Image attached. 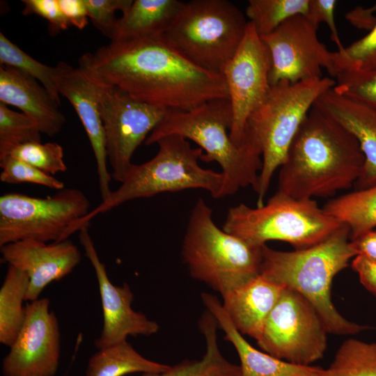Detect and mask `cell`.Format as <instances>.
Returning a JSON list of instances; mask_svg holds the SVG:
<instances>
[{
    "label": "cell",
    "instance_id": "cell-1",
    "mask_svg": "<svg viewBox=\"0 0 376 376\" xmlns=\"http://www.w3.org/2000/svg\"><path fill=\"white\" fill-rule=\"evenodd\" d=\"M97 82L166 110L187 111L229 99L221 73L203 68L173 47L164 35L111 41L79 60Z\"/></svg>",
    "mask_w": 376,
    "mask_h": 376
},
{
    "label": "cell",
    "instance_id": "cell-2",
    "mask_svg": "<svg viewBox=\"0 0 376 376\" xmlns=\"http://www.w3.org/2000/svg\"><path fill=\"white\" fill-rule=\"evenodd\" d=\"M364 160L355 137L313 107L279 167L277 191L298 199L333 196L354 185Z\"/></svg>",
    "mask_w": 376,
    "mask_h": 376
},
{
    "label": "cell",
    "instance_id": "cell-3",
    "mask_svg": "<svg viewBox=\"0 0 376 376\" xmlns=\"http://www.w3.org/2000/svg\"><path fill=\"white\" fill-rule=\"evenodd\" d=\"M260 274L304 296L317 310L329 333L356 334L367 327L341 315L331 298L334 277L357 256L348 227L343 225L321 242L293 251L261 247Z\"/></svg>",
    "mask_w": 376,
    "mask_h": 376
},
{
    "label": "cell",
    "instance_id": "cell-4",
    "mask_svg": "<svg viewBox=\"0 0 376 376\" xmlns=\"http://www.w3.org/2000/svg\"><path fill=\"white\" fill-rule=\"evenodd\" d=\"M232 120L228 98L210 100L187 111L166 110L145 144H155L168 135L181 136L202 149V161L216 162L221 167L222 198L249 186L255 191L263 164L261 152L246 139L242 146L233 142L229 134Z\"/></svg>",
    "mask_w": 376,
    "mask_h": 376
},
{
    "label": "cell",
    "instance_id": "cell-5",
    "mask_svg": "<svg viewBox=\"0 0 376 376\" xmlns=\"http://www.w3.org/2000/svg\"><path fill=\"white\" fill-rule=\"evenodd\" d=\"M156 144L157 154L146 162L133 164L118 188L81 220V228L95 216L125 202L161 193L202 189L214 198H222L224 175L200 166L201 148H192L187 139L175 134L165 136Z\"/></svg>",
    "mask_w": 376,
    "mask_h": 376
},
{
    "label": "cell",
    "instance_id": "cell-6",
    "mask_svg": "<svg viewBox=\"0 0 376 376\" xmlns=\"http://www.w3.org/2000/svg\"><path fill=\"white\" fill-rule=\"evenodd\" d=\"M261 247L219 228L212 210L199 198L188 220L182 257L194 279L223 297L260 274Z\"/></svg>",
    "mask_w": 376,
    "mask_h": 376
},
{
    "label": "cell",
    "instance_id": "cell-7",
    "mask_svg": "<svg viewBox=\"0 0 376 376\" xmlns=\"http://www.w3.org/2000/svg\"><path fill=\"white\" fill-rule=\"evenodd\" d=\"M336 81L322 77L297 83L281 81L271 86L262 104L251 114L245 139L261 152L262 168L255 190L257 206L264 204L275 171L283 163L300 125L316 100Z\"/></svg>",
    "mask_w": 376,
    "mask_h": 376
},
{
    "label": "cell",
    "instance_id": "cell-8",
    "mask_svg": "<svg viewBox=\"0 0 376 376\" xmlns=\"http://www.w3.org/2000/svg\"><path fill=\"white\" fill-rule=\"evenodd\" d=\"M343 225L315 200L276 191L261 206L240 203L230 207L222 229L253 246L280 240L301 249L321 242Z\"/></svg>",
    "mask_w": 376,
    "mask_h": 376
},
{
    "label": "cell",
    "instance_id": "cell-9",
    "mask_svg": "<svg viewBox=\"0 0 376 376\" xmlns=\"http://www.w3.org/2000/svg\"><path fill=\"white\" fill-rule=\"evenodd\" d=\"M248 22L228 0H191L185 2L164 36L196 65L221 73L241 44Z\"/></svg>",
    "mask_w": 376,
    "mask_h": 376
},
{
    "label": "cell",
    "instance_id": "cell-10",
    "mask_svg": "<svg viewBox=\"0 0 376 376\" xmlns=\"http://www.w3.org/2000/svg\"><path fill=\"white\" fill-rule=\"evenodd\" d=\"M91 203L76 188H63L55 194L34 197L7 193L0 197V246L33 240L57 242L80 229Z\"/></svg>",
    "mask_w": 376,
    "mask_h": 376
},
{
    "label": "cell",
    "instance_id": "cell-11",
    "mask_svg": "<svg viewBox=\"0 0 376 376\" xmlns=\"http://www.w3.org/2000/svg\"><path fill=\"white\" fill-rule=\"evenodd\" d=\"M327 333L315 307L297 291L285 288L256 340L276 358L310 366L323 357Z\"/></svg>",
    "mask_w": 376,
    "mask_h": 376
},
{
    "label": "cell",
    "instance_id": "cell-12",
    "mask_svg": "<svg viewBox=\"0 0 376 376\" xmlns=\"http://www.w3.org/2000/svg\"><path fill=\"white\" fill-rule=\"evenodd\" d=\"M93 81L111 178L121 183L133 164L134 152L162 120L166 110L138 100L117 87Z\"/></svg>",
    "mask_w": 376,
    "mask_h": 376
},
{
    "label": "cell",
    "instance_id": "cell-13",
    "mask_svg": "<svg viewBox=\"0 0 376 376\" xmlns=\"http://www.w3.org/2000/svg\"><path fill=\"white\" fill-rule=\"evenodd\" d=\"M271 65L267 46L249 22L237 50L221 71L232 108L233 120L229 134L237 146L245 143L247 120L270 90Z\"/></svg>",
    "mask_w": 376,
    "mask_h": 376
},
{
    "label": "cell",
    "instance_id": "cell-14",
    "mask_svg": "<svg viewBox=\"0 0 376 376\" xmlns=\"http://www.w3.org/2000/svg\"><path fill=\"white\" fill-rule=\"evenodd\" d=\"M318 29L306 16L297 15L260 37L271 56V86L320 78L322 68L334 76L331 52L318 39Z\"/></svg>",
    "mask_w": 376,
    "mask_h": 376
},
{
    "label": "cell",
    "instance_id": "cell-15",
    "mask_svg": "<svg viewBox=\"0 0 376 376\" xmlns=\"http://www.w3.org/2000/svg\"><path fill=\"white\" fill-rule=\"evenodd\" d=\"M47 298L25 306L22 327L2 361L3 376H54L61 357L56 316Z\"/></svg>",
    "mask_w": 376,
    "mask_h": 376
},
{
    "label": "cell",
    "instance_id": "cell-16",
    "mask_svg": "<svg viewBox=\"0 0 376 376\" xmlns=\"http://www.w3.org/2000/svg\"><path fill=\"white\" fill-rule=\"evenodd\" d=\"M88 226L80 228L79 239L95 270L102 302L103 325L100 337L95 341V347L102 349L125 342L128 336L155 334L158 324L132 308L134 295L129 285L125 283L117 286L110 281L88 232Z\"/></svg>",
    "mask_w": 376,
    "mask_h": 376
},
{
    "label": "cell",
    "instance_id": "cell-17",
    "mask_svg": "<svg viewBox=\"0 0 376 376\" xmlns=\"http://www.w3.org/2000/svg\"><path fill=\"white\" fill-rule=\"evenodd\" d=\"M1 253L8 265L28 275L25 300L29 301L39 299L47 285L72 272L81 259L78 247L68 240L51 243L20 240L1 246Z\"/></svg>",
    "mask_w": 376,
    "mask_h": 376
},
{
    "label": "cell",
    "instance_id": "cell-18",
    "mask_svg": "<svg viewBox=\"0 0 376 376\" xmlns=\"http://www.w3.org/2000/svg\"><path fill=\"white\" fill-rule=\"evenodd\" d=\"M56 85L61 95L70 102L89 139L95 158L102 201L111 194V174L107 165L104 127L95 82L81 68L60 62L56 65Z\"/></svg>",
    "mask_w": 376,
    "mask_h": 376
},
{
    "label": "cell",
    "instance_id": "cell-19",
    "mask_svg": "<svg viewBox=\"0 0 376 376\" xmlns=\"http://www.w3.org/2000/svg\"><path fill=\"white\" fill-rule=\"evenodd\" d=\"M313 107L324 112L351 133L363 154L364 165L354 184L355 190L376 185V110L342 95L333 88L324 93Z\"/></svg>",
    "mask_w": 376,
    "mask_h": 376
},
{
    "label": "cell",
    "instance_id": "cell-20",
    "mask_svg": "<svg viewBox=\"0 0 376 376\" xmlns=\"http://www.w3.org/2000/svg\"><path fill=\"white\" fill-rule=\"evenodd\" d=\"M0 102L19 109L49 136L63 129L65 116L45 88L32 77L15 68L0 65Z\"/></svg>",
    "mask_w": 376,
    "mask_h": 376
},
{
    "label": "cell",
    "instance_id": "cell-21",
    "mask_svg": "<svg viewBox=\"0 0 376 376\" xmlns=\"http://www.w3.org/2000/svg\"><path fill=\"white\" fill-rule=\"evenodd\" d=\"M201 299L224 331V338L235 347L240 360L241 376H323L324 369L320 367L291 363L256 350L235 327L216 296L202 293Z\"/></svg>",
    "mask_w": 376,
    "mask_h": 376
},
{
    "label": "cell",
    "instance_id": "cell-22",
    "mask_svg": "<svg viewBox=\"0 0 376 376\" xmlns=\"http://www.w3.org/2000/svg\"><path fill=\"white\" fill-rule=\"evenodd\" d=\"M285 288L260 274L224 296L221 304L235 327L257 340Z\"/></svg>",
    "mask_w": 376,
    "mask_h": 376
},
{
    "label": "cell",
    "instance_id": "cell-23",
    "mask_svg": "<svg viewBox=\"0 0 376 376\" xmlns=\"http://www.w3.org/2000/svg\"><path fill=\"white\" fill-rule=\"evenodd\" d=\"M185 2L179 0H134L118 18L111 41L164 35Z\"/></svg>",
    "mask_w": 376,
    "mask_h": 376
},
{
    "label": "cell",
    "instance_id": "cell-24",
    "mask_svg": "<svg viewBox=\"0 0 376 376\" xmlns=\"http://www.w3.org/2000/svg\"><path fill=\"white\" fill-rule=\"evenodd\" d=\"M205 336L206 350L199 360L185 361L162 373H145L142 376H241L240 366L228 361L221 354L217 342V322L206 311L199 321Z\"/></svg>",
    "mask_w": 376,
    "mask_h": 376
},
{
    "label": "cell",
    "instance_id": "cell-25",
    "mask_svg": "<svg viewBox=\"0 0 376 376\" xmlns=\"http://www.w3.org/2000/svg\"><path fill=\"white\" fill-rule=\"evenodd\" d=\"M170 366L149 360L127 341L98 349L88 360L86 376H124L141 373H159Z\"/></svg>",
    "mask_w": 376,
    "mask_h": 376
},
{
    "label": "cell",
    "instance_id": "cell-26",
    "mask_svg": "<svg viewBox=\"0 0 376 376\" xmlns=\"http://www.w3.org/2000/svg\"><path fill=\"white\" fill-rule=\"evenodd\" d=\"M323 209L347 226L354 240L376 227V185L331 199Z\"/></svg>",
    "mask_w": 376,
    "mask_h": 376
},
{
    "label": "cell",
    "instance_id": "cell-27",
    "mask_svg": "<svg viewBox=\"0 0 376 376\" xmlns=\"http://www.w3.org/2000/svg\"><path fill=\"white\" fill-rule=\"evenodd\" d=\"M8 265L0 288V343L10 347L25 320L23 301H26L29 279L23 271Z\"/></svg>",
    "mask_w": 376,
    "mask_h": 376
},
{
    "label": "cell",
    "instance_id": "cell-28",
    "mask_svg": "<svg viewBox=\"0 0 376 376\" xmlns=\"http://www.w3.org/2000/svg\"><path fill=\"white\" fill-rule=\"evenodd\" d=\"M323 376H376V343L346 340Z\"/></svg>",
    "mask_w": 376,
    "mask_h": 376
},
{
    "label": "cell",
    "instance_id": "cell-29",
    "mask_svg": "<svg viewBox=\"0 0 376 376\" xmlns=\"http://www.w3.org/2000/svg\"><path fill=\"white\" fill-rule=\"evenodd\" d=\"M310 0H249L246 15L262 37L297 15L306 16Z\"/></svg>",
    "mask_w": 376,
    "mask_h": 376
},
{
    "label": "cell",
    "instance_id": "cell-30",
    "mask_svg": "<svg viewBox=\"0 0 376 376\" xmlns=\"http://www.w3.org/2000/svg\"><path fill=\"white\" fill-rule=\"evenodd\" d=\"M0 63L1 65L20 70L36 79L61 105V95L56 85V66L51 67L38 61L13 43L2 32H0Z\"/></svg>",
    "mask_w": 376,
    "mask_h": 376
},
{
    "label": "cell",
    "instance_id": "cell-31",
    "mask_svg": "<svg viewBox=\"0 0 376 376\" xmlns=\"http://www.w3.org/2000/svg\"><path fill=\"white\" fill-rule=\"evenodd\" d=\"M40 134L37 125L26 115L0 102V159L24 143L40 141Z\"/></svg>",
    "mask_w": 376,
    "mask_h": 376
},
{
    "label": "cell",
    "instance_id": "cell-32",
    "mask_svg": "<svg viewBox=\"0 0 376 376\" xmlns=\"http://www.w3.org/2000/svg\"><path fill=\"white\" fill-rule=\"evenodd\" d=\"M334 76L343 72L376 70V25L362 38L331 52Z\"/></svg>",
    "mask_w": 376,
    "mask_h": 376
},
{
    "label": "cell",
    "instance_id": "cell-33",
    "mask_svg": "<svg viewBox=\"0 0 376 376\" xmlns=\"http://www.w3.org/2000/svg\"><path fill=\"white\" fill-rule=\"evenodd\" d=\"M10 155L52 175L67 171L63 147L56 142H28L16 148Z\"/></svg>",
    "mask_w": 376,
    "mask_h": 376
},
{
    "label": "cell",
    "instance_id": "cell-34",
    "mask_svg": "<svg viewBox=\"0 0 376 376\" xmlns=\"http://www.w3.org/2000/svg\"><path fill=\"white\" fill-rule=\"evenodd\" d=\"M0 180L2 182L32 183L58 191L65 188L61 180L10 155L0 159Z\"/></svg>",
    "mask_w": 376,
    "mask_h": 376
},
{
    "label": "cell",
    "instance_id": "cell-35",
    "mask_svg": "<svg viewBox=\"0 0 376 376\" xmlns=\"http://www.w3.org/2000/svg\"><path fill=\"white\" fill-rule=\"evenodd\" d=\"M333 89L376 110V70L343 72Z\"/></svg>",
    "mask_w": 376,
    "mask_h": 376
},
{
    "label": "cell",
    "instance_id": "cell-36",
    "mask_svg": "<svg viewBox=\"0 0 376 376\" xmlns=\"http://www.w3.org/2000/svg\"><path fill=\"white\" fill-rule=\"evenodd\" d=\"M89 19L106 37L112 39L118 17L116 13H124L132 0H84Z\"/></svg>",
    "mask_w": 376,
    "mask_h": 376
},
{
    "label": "cell",
    "instance_id": "cell-37",
    "mask_svg": "<svg viewBox=\"0 0 376 376\" xmlns=\"http://www.w3.org/2000/svg\"><path fill=\"white\" fill-rule=\"evenodd\" d=\"M22 14L37 15L47 20L54 30H66L70 25L58 0H23Z\"/></svg>",
    "mask_w": 376,
    "mask_h": 376
},
{
    "label": "cell",
    "instance_id": "cell-38",
    "mask_svg": "<svg viewBox=\"0 0 376 376\" xmlns=\"http://www.w3.org/2000/svg\"><path fill=\"white\" fill-rule=\"evenodd\" d=\"M337 4L336 0H310L307 19L318 28L321 22L325 23L331 33V38L338 47L342 49L343 46L336 28L335 20V10Z\"/></svg>",
    "mask_w": 376,
    "mask_h": 376
},
{
    "label": "cell",
    "instance_id": "cell-39",
    "mask_svg": "<svg viewBox=\"0 0 376 376\" xmlns=\"http://www.w3.org/2000/svg\"><path fill=\"white\" fill-rule=\"evenodd\" d=\"M70 25L78 29H84L88 22V15L84 0H58Z\"/></svg>",
    "mask_w": 376,
    "mask_h": 376
},
{
    "label": "cell",
    "instance_id": "cell-40",
    "mask_svg": "<svg viewBox=\"0 0 376 376\" xmlns=\"http://www.w3.org/2000/svg\"><path fill=\"white\" fill-rule=\"evenodd\" d=\"M352 267L363 285L376 295V260L358 255L352 260Z\"/></svg>",
    "mask_w": 376,
    "mask_h": 376
},
{
    "label": "cell",
    "instance_id": "cell-41",
    "mask_svg": "<svg viewBox=\"0 0 376 376\" xmlns=\"http://www.w3.org/2000/svg\"><path fill=\"white\" fill-rule=\"evenodd\" d=\"M376 4L370 8L357 6L345 15L354 26L370 31L376 25Z\"/></svg>",
    "mask_w": 376,
    "mask_h": 376
},
{
    "label": "cell",
    "instance_id": "cell-42",
    "mask_svg": "<svg viewBox=\"0 0 376 376\" xmlns=\"http://www.w3.org/2000/svg\"><path fill=\"white\" fill-rule=\"evenodd\" d=\"M357 256L376 260V230H371L351 240Z\"/></svg>",
    "mask_w": 376,
    "mask_h": 376
}]
</instances>
